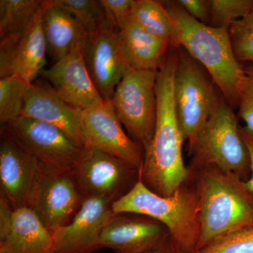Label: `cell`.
<instances>
[{
	"mask_svg": "<svg viewBox=\"0 0 253 253\" xmlns=\"http://www.w3.org/2000/svg\"><path fill=\"white\" fill-rule=\"evenodd\" d=\"M224 96L200 131L189 156V177L208 166L232 172L247 181L251 175V158L242 139L237 115Z\"/></svg>",
	"mask_w": 253,
	"mask_h": 253,
	"instance_id": "obj_5",
	"label": "cell"
},
{
	"mask_svg": "<svg viewBox=\"0 0 253 253\" xmlns=\"http://www.w3.org/2000/svg\"><path fill=\"white\" fill-rule=\"evenodd\" d=\"M158 71L129 68L118 84L111 103L132 140L146 149L157 121Z\"/></svg>",
	"mask_w": 253,
	"mask_h": 253,
	"instance_id": "obj_8",
	"label": "cell"
},
{
	"mask_svg": "<svg viewBox=\"0 0 253 253\" xmlns=\"http://www.w3.org/2000/svg\"><path fill=\"white\" fill-rule=\"evenodd\" d=\"M73 176L84 198L96 196L113 202L135 184L139 170L111 155L88 147Z\"/></svg>",
	"mask_w": 253,
	"mask_h": 253,
	"instance_id": "obj_9",
	"label": "cell"
},
{
	"mask_svg": "<svg viewBox=\"0 0 253 253\" xmlns=\"http://www.w3.org/2000/svg\"><path fill=\"white\" fill-rule=\"evenodd\" d=\"M161 1L172 23V47L183 48L204 66L228 104L237 109L244 68L233 51L229 28L200 22L189 16L178 1Z\"/></svg>",
	"mask_w": 253,
	"mask_h": 253,
	"instance_id": "obj_3",
	"label": "cell"
},
{
	"mask_svg": "<svg viewBox=\"0 0 253 253\" xmlns=\"http://www.w3.org/2000/svg\"><path fill=\"white\" fill-rule=\"evenodd\" d=\"M253 11V0H211L209 26L229 28L233 23Z\"/></svg>",
	"mask_w": 253,
	"mask_h": 253,
	"instance_id": "obj_26",
	"label": "cell"
},
{
	"mask_svg": "<svg viewBox=\"0 0 253 253\" xmlns=\"http://www.w3.org/2000/svg\"><path fill=\"white\" fill-rule=\"evenodd\" d=\"M44 175L34 160L1 127L0 142L1 196L13 209L29 208L33 194Z\"/></svg>",
	"mask_w": 253,
	"mask_h": 253,
	"instance_id": "obj_12",
	"label": "cell"
},
{
	"mask_svg": "<svg viewBox=\"0 0 253 253\" xmlns=\"http://www.w3.org/2000/svg\"><path fill=\"white\" fill-rule=\"evenodd\" d=\"M83 199L73 174H44L29 208L52 234L58 228L68 224Z\"/></svg>",
	"mask_w": 253,
	"mask_h": 253,
	"instance_id": "obj_14",
	"label": "cell"
},
{
	"mask_svg": "<svg viewBox=\"0 0 253 253\" xmlns=\"http://www.w3.org/2000/svg\"><path fill=\"white\" fill-rule=\"evenodd\" d=\"M82 128L87 147L94 148L141 169L144 149L123 129L111 100L82 111Z\"/></svg>",
	"mask_w": 253,
	"mask_h": 253,
	"instance_id": "obj_10",
	"label": "cell"
},
{
	"mask_svg": "<svg viewBox=\"0 0 253 253\" xmlns=\"http://www.w3.org/2000/svg\"><path fill=\"white\" fill-rule=\"evenodd\" d=\"M74 16L85 28L87 34L115 29L100 0H51Z\"/></svg>",
	"mask_w": 253,
	"mask_h": 253,
	"instance_id": "obj_24",
	"label": "cell"
},
{
	"mask_svg": "<svg viewBox=\"0 0 253 253\" xmlns=\"http://www.w3.org/2000/svg\"><path fill=\"white\" fill-rule=\"evenodd\" d=\"M240 132H241L245 144L247 146L249 151L250 158H251V175L249 180L246 181V184L253 192V133L245 126H240Z\"/></svg>",
	"mask_w": 253,
	"mask_h": 253,
	"instance_id": "obj_35",
	"label": "cell"
},
{
	"mask_svg": "<svg viewBox=\"0 0 253 253\" xmlns=\"http://www.w3.org/2000/svg\"><path fill=\"white\" fill-rule=\"evenodd\" d=\"M42 25L47 54L54 63L84 45L88 35L85 28L71 13L51 0L46 1L42 13Z\"/></svg>",
	"mask_w": 253,
	"mask_h": 253,
	"instance_id": "obj_18",
	"label": "cell"
},
{
	"mask_svg": "<svg viewBox=\"0 0 253 253\" xmlns=\"http://www.w3.org/2000/svg\"><path fill=\"white\" fill-rule=\"evenodd\" d=\"M44 0H1L0 38L11 33H23L44 8Z\"/></svg>",
	"mask_w": 253,
	"mask_h": 253,
	"instance_id": "obj_22",
	"label": "cell"
},
{
	"mask_svg": "<svg viewBox=\"0 0 253 253\" xmlns=\"http://www.w3.org/2000/svg\"><path fill=\"white\" fill-rule=\"evenodd\" d=\"M229 33L236 59L253 66V11L233 23Z\"/></svg>",
	"mask_w": 253,
	"mask_h": 253,
	"instance_id": "obj_27",
	"label": "cell"
},
{
	"mask_svg": "<svg viewBox=\"0 0 253 253\" xmlns=\"http://www.w3.org/2000/svg\"><path fill=\"white\" fill-rule=\"evenodd\" d=\"M83 49L84 46H78L41 73L63 101L81 111L104 100L88 72Z\"/></svg>",
	"mask_w": 253,
	"mask_h": 253,
	"instance_id": "obj_15",
	"label": "cell"
},
{
	"mask_svg": "<svg viewBox=\"0 0 253 253\" xmlns=\"http://www.w3.org/2000/svg\"><path fill=\"white\" fill-rule=\"evenodd\" d=\"M194 253H253V228L226 236Z\"/></svg>",
	"mask_w": 253,
	"mask_h": 253,
	"instance_id": "obj_28",
	"label": "cell"
},
{
	"mask_svg": "<svg viewBox=\"0 0 253 253\" xmlns=\"http://www.w3.org/2000/svg\"><path fill=\"white\" fill-rule=\"evenodd\" d=\"M184 253L172 241L168 231L151 246L133 253Z\"/></svg>",
	"mask_w": 253,
	"mask_h": 253,
	"instance_id": "obj_33",
	"label": "cell"
},
{
	"mask_svg": "<svg viewBox=\"0 0 253 253\" xmlns=\"http://www.w3.org/2000/svg\"><path fill=\"white\" fill-rule=\"evenodd\" d=\"M181 7L191 17L209 25L211 22V0H177Z\"/></svg>",
	"mask_w": 253,
	"mask_h": 253,
	"instance_id": "obj_32",
	"label": "cell"
},
{
	"mask_svg": "<svg viewBox=\"0 0 253 253\" xmlns=\"http://www.w3.org/2000/svg\"><path fill=\"white\" fill-rule=\"evenodd\" d=\"M31 84L17 76L0 80V123L4 126L21 116Z\"/></svg>",
	"mask_w": 253,
	"mask_h": 253,
	"instance_id": "obj_25",
	"label": "cell"
},
{
	"mask_svg": "<svg viewBox=\"0 0 253 253\" xmlns=\"http://www.w3.org/2000/svg\"><path fill=\"white\" fill-rule=\"evenodd\" d=\"M112 203L96 196L83 198L71 222L51 234L54 253H91L101 249V233L117 215Z\"/></svg>",
	"mask_w": 253,
	"mask_h": 253,
	"instance_id": "obj_11",
	"label": "cell"
},
{
	"mask_svg": "<svg viewBox=\"0 0 253 253\" xmlns=\"http://www.w3.org/2000/svg\"><path fill=\"white\" fill-rule=\"evenodd\" d=\"M83 54L96 90L103 99L111 100L118 84L129 69L119 32L110 29L88 34Z\"/></svg>",
	"mask_w": 253,
	"mask_h": 253,
	"instance_id": "obj_13",
	"label": "cell"
},
{
	"mask_svg": "<svg viewBox=\"0 0 253 253\" xmlns=\"http://www.w3.org/2000/svg\"><path fill=\"white\" fill-rule=\"evenodd\" d=\"M14 210L10 206L7 200L1 196L0 199V241H3L9 234L12 223Z\"/></svg>",
	"mask_w": 253,
	"mask_h": 253,
	"instance_id": "obj_34",
	"label": "cell"
},
{
	"mask_svg": "<svg viewBox=\"0 0 253 253\" xmlns=\"http://www.w3.org/2000/svg\"><path fill=\"white\" fill-rule=\"evenodd\" d=\"M23 33H11L0 41V78L13 76V63L18 42Z\"/></svg>",
	"mask_w": 253,
	"mask_h": 253,
	"instance_id": "obj_31",
	"label": "cell"
},
{
	"mask_svg": "<svg viewBox=\"0 0 253 253\" xmlns=\"http://www.w3.org/2000/svg\"><path fill=\"white\" fill-rule=\"evenodd\" d=\"M237 117L244 121L246 127L253 133V66L244 68V76L239 88Z\"/></svg>",
	"mask_w": 253,
	"mask_h": 253,
	"instance_id": "obj_29",
	"label": "cell"
},
{
	"mask_svg": "<svg viewBox=\"0 0 253 253\" xmlns=\"http://www.w3.org/2000/svg\"><path fill=\"white\" fill-rule=\"evenodd\" d=\"M131 17L145 31L172 47V23L161 1L134 0Z\"/></svg>",
	"mask_w": 253,
	"mask_h": 253,
	"instance_id": "obj_23",
	"label": "cell"
},
{
	"mask_svg": "<svg viewBox=\"0 0 253 253\" xmlns=\"http://www.w3.org/2000/svg\"><path fill=\"white\" fill-rule=\"evenodd\" d=\"M82 111L63 101L44 80L31 83L25 97L21 116L56 126L75 142L87 147L82 128Z\"/></svg>",
	"mask_w": 253,
	"mask_h": 253,
	"instance_id": "obj_16",
	"label": "cell"
},
{
	"mask_svg": "<svg viewBox=\"0 0 253 253\" xmlns=\"http://www.w3.org/2000/svg\"><path fill=\"white\" fill-rule=\"evenodd\" d=\"M189 179L194 181L200 196V236L196 251L253 228V192L246 181L213 166L203 168Z\"/></svg>",
	"mask_w": 253,
	"mask_h": 253,
	"instance_id": "obj_2",
	"label": "cell"
},
{
	"mask_svg": "<svg viewBox=\"0 0 253 253\" xmlns=\"http://www.w3.org/2000/svg\"><path fill=\"white\" fill-rule=\"evenodd\" d=\"M0 253H54L52 235L31 208H18L9 234L0 241Z\"/></svg>",
	"mask_w": 253,
	"mask_h": 253,
	"instance_id": "obj_19",
	"label": "cell"
},
{
	"mask_svg": "<svg viewBox=\"0 0 253 253\" xmlns=\"http://www.w3.org/2000/svg\"><path fill=\"white\" fill-rule=\"evenodd\" d=\"M173 94L178 121L191 154L200 131L223 97L204 66L178 47Z\"/></svg>",
	"mask_w": 253,
	"mask_h": 253,
	"instance_id": "obj_6",
	"label": "cell"
},
{
	"mask_svg": "<svg viewBox=\"0 0 253 253\" xmlns=\"http://www.w3.org/2000/svg\"><path fill=\"white\" fill-rule=\"evenodd\" d=\"M2 128L34 160L43 174H73L88 148L59 128L25 116Z\"/></svg>",
	"mask_w": 253,
	"mask_h": 253,
	"instance_id": "obj_7",
	"label": "cell"
},
{
	"mask_svg": "<svg viewBox=\"0 0 253 253\" xmlns=\"http://www.w3.org/2000/svg\"><path fill=\"white\" fill-rule=\"evenodd\" d=\"M168 232L159 221L149 217L117 214L104 228L99 244L115 253H133L154 244Z\"/></svg>",
	"mask_w": 253,
	"mask_h": 253,
	"instance_id": "obj_17",
	"label": "cell"
},
{
	"mask_svg": "<svg viewBox=\"0 0 253 253\" xmlns=\"http://www.w3.org/2000/svg\"><path fill=\"white\" fill-rule=\"evenodd\" d=\"M177 49L171 47L158 69V111L152 140L144 149L139 174L145 185L160 196H169L189 179L183 159L184 134L176 116L173 77Z\"/></svg>",
	"mask_w": 253,
	"mask_h": 253,
	"instance_id": "obj_1",
	"label": "cell"
},
{
	"mask_svg": "<svg viewBox=\"0 0 253 253\" xmlns=\"http://www.w3.org/2000/svg\"><path fill=\"white\" fill-rule=\"evenodd\" d=\"M119 34L126 63L133 69L158 71L172 47L145 31L131 17Z\"/></svg>",
	"mask_w": 253,
	"mask_h": 253,
	"instance_id": "obj_20",
	"label": "cell"
},
{
	"mask_svg": "<svg viewBox=\"0 0 253 253\" xmlns=\"http://www.w3.org/2000/svg\"><path fill=\"white\" fill-rule=\"evenodd\" d=\"M116 214H136L151 218L166 226L176 246L184 253H194L200 236V196L194 181L189 179L171 196H160L139 179L133 187L113 201Z\"/></svg>",
	"mask_w": 253,
	"mask_h": 253,
	"instance_id": "obj_4",
	"label": "cell"
},
{
	"mask_svg": "<svg viewBox=\"0 0 253 253\" xmlns=\"http://www.w3.org/2000/svg\"><path fill=\"white\" fill-rule=\"evenodd\" d=\"M42 13L23 32L16 46L13 63V76H17L29 84L41 75L46 63L47 49L42 25Z\"/></svg>",
	"mask_w": 253,
	"mask_h": 253,
	"instance_id": "obj_21",
	"label": "cell"
},
{
	"mask_svg": "<svg viewBox=\"0 0 253 253\" xmlns=\"http://www.w3.org/2000/svg\"><path fill=\"white\" fill-rule=\"evenodd\" d=\"M106 16L113 28L122 31L131 17L134 0H100Z\"/></svg>",
	"mask_w": 253,
	"mask_h": 253,
	"instance_id": "obj_30",
	"label": "cell"
}]
</instances>
